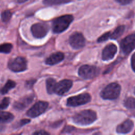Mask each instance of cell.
I'll return each mask as SVG.
<instances>
[{"label":"cell","mask_w":135,"mask_h":135,"mask_svg":"<svg viewBox=\"0 0 135 135\" xmlns=\"http://www.w3.org/2000/svg\"><path fill=\"white\" fill-rule=\"evenodd\" d=\"M97 118L96 113L91 110H84L76 113L73 117L74 122L81 126L92 123Z\"/></svg>","instance_id":"1"},{"label":"cell","mask_w":135,"mask_h":135,"mask_svg":"<svg viewBox=\"0 0 135 135\" xmlns=\"http://www.w3.org/2000/svg\"><path fill=\"white\" fill-rule=\"evenodd\" d=\"M73 20L71 15H64L55 18L52 23V30L55 33H60L66 30Z\"/></svg>","instance_id":"2"},{"label":"cell","mask_w":135,"mask_h":135,"mask_svg":"<svg viewBox=\"0 0 135 135\" xmlns=\"http://www.w3.org/2000/svg\"><path fill=\"white\" fill-rule=\"evenodd\" d=\"M121 87L116 83H112L107 85L100 92V95L105 100H114L120 95Z\"/></svg>","instance_id":"3"},{"label":"cell","mask_w":135,"mask_h":135,"mask_svg":"<svg viewBox=\"0 0 135 135\" xmlns=\"http://www.w3.org/2000/svg\"><path fill=\"white\" fill-rule=\"evenodd\" d=\"M99 73V70L95 66L89 65L81 66L78 71L79 76L85 79H91L97 76Z\"/></svg>","instance_id":"4"},{"label":"cell","mask_w":135,"mask_h":135,"mask_svg":"<svg viewBox=\"0 0 135 135\" xmlns=\"http://www.w3.org/2000/svg\"><path fill=\"white\" fill-rule=\"evenodd\" d=\"M91 99V97L89 93H82L68 98L66 105L69 107L79 106L89 102Z\"/></svg>","instance_id":"5"},{"label":"cell","mask_w":135,"mask_h":135,"mask_svg":"<svg viewBox=\"0 0 135 135\" xmlns=\"http://www.w3.org/2000/svg\"><path fill=\"white\" fill-rule=\"evenodd\" d=\"M8 66L13 72H22L27 69V61L24 57L18 56L11 60L8 63Z\"/></svg>","instance_id":"6"},{"label":"cell","mask_w":135,"mask_h":135,"mask_svg":"<svg viewBox=\"0 0 135 135\" xmlns=\"http://www.w3.org/2000/svg\"><path fill=\"white\" fill-rule=\"evenodd\" d=\"M48 103L45 101L36 102L27 112L26 114L31 118H35L44 113L48 107Z\"/></svg>","instance_id":"7"},{"label":"cell","mask_w":135,"mask_h":135,"mask_svg":"<svg viewBox=\"0 0 135 135\" xmlns=\"http://www.w3.org/2000/svg\"><path fill=\"white\" fill-rule=\"evenodd\" d=\"M120 47L124 54L130 53L135 48V34H130L124 38L120 43Z\"/></svg>","instance_id":"8"},{"label":"cell","mask_w":135,"mask_h":135,"mask_svg":"<svg viewBox=\"0 0 135 135\" xmlns=\"http://www.w3.org/2000/svg\"><path fill=\"white\" fill-rule=\"evenodd\" d=\"M49 30V26L44 23H36L33 24L31 27L32 35L34 37L37 38H41L45 36Z\"/></svg>","instance_id":"9"},{"label":"cell","mask_w":135,"mask_h":135,"mask_svg":"<svg viewBox=\"0 0 135 135\" xmlns=\"http://www.w3.org/2000/svg\"><path fill=\"white\" fill-rule=\"evenodd\" d=\"M69 43L73 49H80L85 45V39L82 33L75 32L70 36Z\"/></svg>","instance_id":"10"},{"label":"cell","mask_w":135,"mask_h":135,"mask_svg":"<svg viewBox=\"0 0 135 135\" xmlns=\"http://www.w3.org/2000/svg\"><path fill=\"white\" fill-rule=\"evenodd\" d=\"M72 81L70 80L64 79L56 83L54 93L59 95H62L66 93L72 86Z\"/></svg>","instance_id":"11"},{"label":"cell","mask_w":135,"mask_h":135,"mask_svg":"<svg viewBox=\"0 0 135 135\" xmlns=\"http://www.w3.org/2000/svg\"><path fill=\"white\" fill-rule=\"evenodd\" d=\"M117 51V46L112 43L106 45L102 52V59L104 61L111 60L114 56Z\"/></svg>","instance_id":"12"},{"label":"cell","mask_w":135,"mask_h":135,"mask_svg":"<svg viewBox=\"0 0 135 135\" xmlns=\"http://www.w3.org/2000/svg\"><path fill=\"white\" fill-rule=\"evenodd\" d=\"M34 98V95L33 94H31L24 97L15 102L13 104V107L17 110H22L26 108L32 102Z\"/></svg>","instance_id":"13"},{"label":"cell","mask_w":135,"mask_h":135,"mask_svg":"<svg viewBox=\"0 0 135 135\" xmlns=\"http://www.w3.org/2000/svg\"><path fill=\"white\" fill-rule=\"evenodd\" d=\"M133 128V122L130 119L126 120L117 127V132L119 133H127Z\"/></svg>","instance_id":"14"},{"label":"cell","mask_w":135,"mask_h":135,"mask_svg":"<svg viewBox=\"0 0 135 135\" xmlns=\"http://www.w3.org/2000/svg\"><path fill=\"white\" fill-rule=\"evenodd\" d=\"M64 58V54L60 52H57L52 54L45 60V63L48 65H52L61 62Z\"/></svg>","instance_id":"15"},{"label":"cell","mask_w":135,"mask_h":135,"mask_svg":"<svg viewBox=\"0 0 135 135\" xmlns=\"http://www.w3.org/2000/svg\"><path fill=\"white\" fill-rule=\"evenodd\" d=\"M14 119V115L11 113L0 111V122L8 123Z\"/></svg>","instance_id":"16"},{"label":"cell","mask_w":135,"mask_h":135,"mask_svg":"<svg viewBox=\"0 0 135 135\" xmlns=\"http://www.w3.org/2000/svg\"><path fill=\"white\" fill-rule=\"evenodd\" d=\"M56 82L55 79L53 78H49L46 81V90L49 94H52L54 93Z\"/></svg>","instance_id":"17"},{"label":"cell","mask_w":135,"mask_h":135,"mask_svg":"<svg viewBox=\"0 0 135 135\" xmlns=\"http://www.w3.org/2000/svg\"><path fill=\"white\" fill-rule=\"evenodd\" d=\"M16 86V83L11 80H9L7 81V82L5 83L4 86L0 90V93L2 94H4L7 93L11 89L14 88Z\"/></svg>","instance_id":"18"},{"label":"cell","mask_w":135,"mask_h":135,"mask_svg":"<svg viewBox=\"0 0 135 135\" xmlns=\"http://www.w3.org/2000/svg\"><path fill=\"white\" fill-rule=\"evenodd\" d=\"M125 26L124 25H120L118 26L113 31V33H111L110 38L113 40H115L120 37L124 32Z\"/></svg>","instance_id":"19"},{"label":"cell","mask_w":135,"mask_h":135,"mask_svg":"<svg viewBox=\"0 0 135 135\" xmlns=\"http://www.w3.org/2000/svg\"><path fill=\"white\" fill-rule=\"evenodd\" d=\"M72 0H43V3L47 5H60L69 3Z\"/></svg>","instance_id":"20"},{"label":"cell","mask_w":135,"mask_h":135,"mask_svg":"<svg viewBox=\"0 0 135 135\" xmlns=\"http://www.w3.org/2000/svg\"><path fill=\"white\" fill-rule=\"evenodd\" d=\"M124 106L131 110H135V99L132 97L127 98L124 102Z\"/></svg>","instance_id":"21"},{"label":"cell","mask_w":135,"mask_h":135,"mask_svg":"<svg viewBox=\"0 0 135 135\" xmlns=\"http://www.w3.org/2000/svg\"><path fill=\"white\" fill-rule=\"evenodd\" d=\"M13 48V45L10 43H4L0 45V53H8Z\"/></svg>","instance_id":"22"},{"label":"cell","mask_w":135,"mask_h":135,"mask_svg":"<svg viewBox=\"0 0 135 135\" xmlns=\"http://www.w3.org/2000/svg\"><path fill=\"white\" fill-rule=\"evenodd\" d=\"M12 17V13L9 10H5L1 13V19L4 22H7Z\"/></svg>","instance_id":"23"},{"label":"cell","mask_w":135,"mask_h":135,"mask_svg":"<svg viewBox=\"0 0 135 135\" xmlns=\"http://www.w3.org/2000/svg\"><path fill=\"white\" fill-rule=\"evenodd\" d=\"M9 104V98L8 97L4 98L0 102V109L3 110L6 109Z\"/></svg>","instance_id":"24"},{"label":"cell","mask_w":135,"mask_h":135,"mask_svg":"<svg viewBox=\"0 0 135 135\" xmlns=\"http://www.w3.org/2000/svg\"><path fill=\"white\" fill-rule=\"evenodd\" d=\"M110 35H111V32H106L104 34H103L102 35H101L100 37H99L98 39V42H103L105 41H107L108 38H110Z\"/></svg>","instance_id":"25"},{"label":"cell","mask_w":135,"mask_h":135,"mask_svg":"<svg viewBox=\"0 0 135 135\" xmlns=\"http://www.w3.org/2000/svg\"><path fill=\"white\" fill-rule=\"evenodd\" d=\"M36 82L35 80H30L26 82L25 83V86L27 88H32L33 85H34V83Z\"/></svg>","instance_id":"26"},{"label":"cell","mask_w":135,"mask_h":135,"mask_svg":"<svg viewBox=\"0 0 135 135\" xmlns=\"http://www.w3.org/2000/svg\"><path fill=\"white\" fill-rule=\"evenodd\" d=\"M117 3L120 4L121 5H127L130 4L132 2L133 0H115Z\"/></svg>","instance_id":"27"},{"label":"cell","mask_w":135,"mask_h":135,"mask_svg":"<svg viewBox=\"0 0 135 135\" xmlns=\"http://www.w3.org/2000/svg\"><path fill=\"white\" fill-rule=\"evenodd\" d=\"M131 67L133 70L135 72V53L132 55L131 59Z\"/></svg>","instance_id":"28"},{"label":"cell","mask_w":135,"mask_h":135,"mask_svg":"<svg viewBox=\"0 0 135 135\" xmlns=\"http://www.w3.org/2000/svg\"><path fill=\"white\" fill-rule=\"evenodd\" d=\"M30 122V119H23V120H21L20 122V126H24L28 123H29Z\"/></svg>","instance_id":"29"},{"label":"cell","mask_w":135,"mask_h":135,"mask_svg":"<svg viewBox=\"0 0 135 135\" xmlns=\"http://www.w3.org/2000/svg\"><path fill=\"white\" fill-rule=\"evenodd\" d=\"M34 134H49L50 133L45 131L44 130H40V131H37L35 132L34 133H33Z\"/></svg>","instance_id":"30"},{"label":"cell","mask_w":135,"mask_h":135,"mask_svg":"<svg viewBox=\"0 0 135 135\" xmlns=\"http://www.w3.org/2000/svg\"><path fill=\"white\" fill-rule=\"evenodd\" d=\"M17 2H18V3H24V2H25L26 1H27V0H17Z\"/></svg>","instance_id":"31"},{"label":"cell","mask_w":135,"mask_h":135,"mask_svg":"<svg viewBox=\"0 0 135 135\" xmlns=\"http://www.w3.org/2000/svg\"><path fill=\"white\" fill-rule=\"evenodd\" d=\"M134 94H135V88H134Z\"/></svg>","instance_id":"32"}]
</instances>
